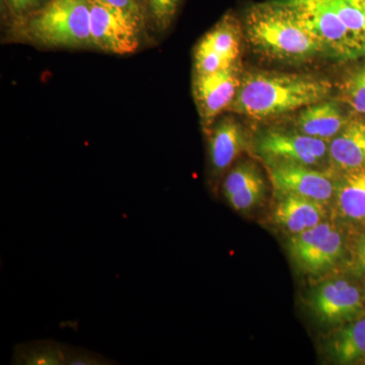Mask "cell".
Returning a JSON list of instances; mask_svg holds the SVG:
<instances>
[{
	"label": "cell",
	"mask_w": 365,
	"mask_h": 365,
	"mask_svg": "<svg viewBox=\"0 0 365 365\" xmlns=\"http://www.w3.org/2000/svg\"><path fill=\"white\" fill-rule=\"evenodd\" d=\"M354 267L357 272L365 273V232L359 237L355 248Z\"/></svg>",
	"instance_id": "25"
},
{
	"label": "cell",
	"mask_w": 365,
	"mask_h": 365,
	"mask_svg": "<svg viewBox=\"0 0 365 365\" xmlns=\"http://www.w3.org/2000/svg\"><path fill=\"white\" fill-rule=\"evenodd\" d=\"M364 302H365V287H364Z\"/></svg>",
	"instance_id": "27"
},
{
	"label": "cell",
	"mask_w": 365,
	"mask_h": 365,
	"mask_svg": "<svg viewBox=\"0 0 365 365\" xmlns=\"http://www.w3.org/2000/svg\"><path fill=\"white\" fill-rule=\"evenodd\" d=\"M332 93L327 79L302 74L255 72L241 79L230 110L252 119H267L325 101Z\"/></svg>",
	"instance_id": "1"
},
{
	"label": "cell",
	"mask_w": 365,
	"mask_h": 365,
	"mask_svg": "<svg viewBox=\"0 0 365 365\" xmlns=\"http://www.w3.org/2000/svg\"><path fill=\"white\" fill-rule=\"evenodd\" d=\"M14 364L21 365H64L66 346L55 341H35L19 345L14 352Z\"/></svg>",
	"instance_id": "19"
},
{
	"label": "cell",
	"mask_w": 365,
	"mask_h": 365,
	"mask_svg": "<svg viewBox=\"0 0 365 365\" xmlns=\"http://www.w3.org/2000/svg\"><path fill=\"white\" fill-rule=\"evenodd\" d=\"M109 6L117 7L126 13L131 14L141 20L140 9H139L138 1L137 0H100Z\"/></svg>",
	"instance_id": "24"
},
{
	"label": "cell",
	"mask_w": 365,
	"mask_h": 365,
	"mask_svg": "<svg viewBox=\"0 0 365 365\" xmlns=\"http://www.w3.org/2000/svg\"><path fill=\"white\" fill-rule=\"evenodd\" d=\"M332 353L339 364L365 359V317L352 319L334 338Z\"/></svg>",
	"instance_id": "17"
},
{
	"label": "cell",
	"mask_w": 365,
	"mask_h": 365,
	"mask_svg": "<svg viewBox=\"0 0 365 365\" xmlns=\"http://www.w3.org/2000/svg\"><path fill=\"white\" fill-rule=\"evenodd\" d=\"M329 155L338 169H365V117L350 118L329 146Z\"/></svg>",
	"instance_id": "13"
},
{
	"label": "cell",
	"mask_w": 365,
	"mask_h": 365,
	"mask_svg": "<svg viewBox=\"0 0 365 365\" xmlns=\"http://www.w3.org/2000/svg\"><path fill=\"white\" fill-rule=\"evenodd\" d=\"M336 102H322L307 106L297 118L300 133L329 140L333 139L349 121Z\"/></svg>",
	"instance_id": "14"
},
{
	"label": "cell",
	"mask_w": 365,
	"mask_h": 365,
	"mask_svg": "<svg viewBox=\"0 0 365 365\" xmlns=\"http://www.w3.org/2000/svg\"><path fill=\"white\" fill-rule=\"evenodd\" d=\"M265 184L254 163L245 162L228 173L222 185V193L235 210L244 212L260 202Z\"/></svg>",
	"instance_id": "11"
},
{
	"label": "cell",
	"mask_w": 365,
	"mask_h": 365,
	"mask_svg": "<svg viewBox=\"0 0 365 365\" xmlns=\"http://www.w3.org/2000/svg\"><path fill=\"white\" fill-rule=\"evenodd\" d=\"M6 1L14 11L21 14L39 6L42 0H6Z\"/></svg>",
	"instance_id": "26"
},
{
	"label": "cell",
	"mask_w": 365,
	"mask_h": 365,
	"mask_svg": "<svg viewBox=\"0 0 365 365\" xmlns=\"http://www.w3.org/2000/svg\"><path fill=\"white\" fill-rule=\"evenodd\" d=\"M93 46L114 54H130L139 46L141 20L100 0H88Z\"/></svg>",
	"instance_id": "5"
},
{
	"label": "cell",
	"mask_w": 365,
	"mask_h": 365,
	"mask_svg": "<svg viewBox=\"0 0 365 365\" xmlns=\"http://www.w3.org/2000/svg\"><path fill=\"white\" fill-rule=\"evenodd\" d=\"M364 300L359 288L350 281L332 279L314 290L309 304L322 322L334 325L359 318Z\"/></svg>",
	"instance_id": "8"
},
{
	"label": "cell",
	"mask_w": 365,
	"mask_h": 365,
	"mask_svg": "<svg viewBox=\"0 0 365 365\" xmlns=\"http://www.w3.org/2000/svg\"><path fill=\"white\" fill-rule=\"evenodd\" d=\"M194 66H195L196 74H209L225 71L235 66V63H232L223 58L217 53L199 42L194 53Z\"/></svg>",
	"instance_id": "21"
},
{
	"label": "cell",
	"mask_w": 365,
	"mask_h": 365,
	"mask_svg": "<svg viewBox=\"0 0 365 365\" xmlns=\"http://www.w3.org/2000/svg\"><path fill=\"white\" fill-rule=\"evenodd\" d=\"M257 151L270 165L290 163L312 167L326 158L329 148L326 140L304 133L270 131L259 138Z\"/></svg>",
	"instance_id": "7"
},
{
	"label": "cell",
	"mask_w": 365,
	"mask_h": 365,
	"mask_svg": "<svg viewBox=\"0 0 365 365\" xmlns=\"http://www.w3.org/2000/svg\"><path fill=\"white\" fill-rule=\"evenodd\" d=\"M341 100L355 114L365 117V64L344 79L341 86Z\"/></svg>",
	"instance_id": "20"
},
{
	"label": "cell",
	"mask_w": 365,
	"mask_h": 365,
	"mask_svg": "<svg viewBox=\"0 0 365 365\" xmlns=\"http://www.w3.org/2000/svg\"><path fill=\"white\" fill-rule=\"evenodd\" d=\"M241 85L235 66L213 73L195 74L194 97L203 126L210 129L216 118L234 103Z\"/></svg>",
	"instance_id": "9"
},
{
	"label": "cell",
	"mask_w": 365,
	"mask_h": 365,
	"mask_svg": "<svg viewBox=\"0 0 365 365\" xmlns=\"http://www.w3.org/2000/svg\"><path fill=\"white\" fill-rule=\"evenodd\" d=\"M246 34L257 52L278 61H306L325 53L295 7L287 0L250 9Z\"/></svg>",
	"instance_id": "2"
},
{
	"label": "cell",
	"mask_w": 365,
	"mask_h": 365,
	"mask_svg": "<svg viewBox=\"0 0 365 365\" xmlns=\"http://www.w3.org/2000/svg\"><path fill=\"white\" fill-rule=\"evenodd\" d=\"M271 165V179L282 195H297L325 202L332 198L335 186L330 178L307 165L278 163Z\"/></svg>",
	"instance_id": "10"
},
{
	"label": "cell",
	"mask_w": 365,
	"mask_h": 365,
	"mask_svg": "<svg viewBox=\"0 0 365 365\" xmlns=\"http://www.w3.org/2000/svg\"><path fill=\"white\" fill-rule=\"evenodd\" d=\"M276 206V222L294 235L318 225L324 218L321 202L297 195H283Z\"/></svg>",
	"instance_id": "15"
},
{
	"label": "cell",
	"mask_w": 365,
	"mask_h": 365,
	"mask_svg": "<svg viewBox=\"0 0 365 365\" xmlns=\"http://www.w3.org/2000/svg\"><path fill=\"white\" fill-rule=\"evenodd\" d=\"M289 251L302 270L323 272L333 267L342 256L343 237L330 223L321 222L294 235L290 240Z\"/></svg>",
	"instance_id": "6"
},
{
	"label": "cell",
	"mask_w": 365,
	"mask_h": 365,
	"mask_svg": "<svg viewBox=\"0 0 365 365\" xmlns=\"http://www.w3.org/2000/svg\"><path fill=\"white\" fill-rule=\"evenodd\" d=\"M209 133V163L213 174H222L235 162L245 145V132L232 117L215 122Z\"/></svg>",
	"instance_id": "12"
},
{
	"label": "cell",
	"mask_w": 365,
	"mask_h": 365,
	"mask_svg": "<svg viewBox=\"0 0 365 365\" xmlns=\"http://www.w3.org/2000/svg\"><path fill=\"white\" fill-rule=\"evenodd\" d=\"M295 7L324 52L339 59L361 57L344 23L327 0H287Z\"/></svg>",
	"instance_id": "4"
},
{
	"label": "cell",
	"mask_w": 365,
	"mask_h": 365,
	"mask_svg": "<svg viewBox=\"0 0 365 365\" xmlns=\"http://www.w3.org/2000/svg\"><path fill=\"white\" fill-rule=\"evenodd\" d=\"M28 34L43 45L93 46L88 0H49L29 21Z\"/></svg>",
	"instance_id": "3"
},
{
	"label": "cell",
	"mask_w": 365,
	"mask_h": 365,
	"mask_svg": "<svg viewBox=\"0 0 365 365\" xmlns=\"http://www.w3.org/2000/svg\"><path fill=\"white\" fill-rule=\"evenodd\" d=\"M151 16L160 30H165L172 23L182 0H146Z\"/></svg>",
	"instance_id": "22"
},
{
	"label": "cell",
	"mask_w": 365,
	"mask_h": 365,
	"mask_svg": "<svg viewBox=\"0 0 365 365\" xmlns=\"http://www.w3.org/2000/svg\"><path fill=\"white\" fill-rule=\"evenodd\" d=\"M200 43L235 63L241 51V28L235 19L227 16L201 39Z\"/></svg>",
	"instance_id": "18"
},
{
	"label": "cell",
	"mask_w": 365,
	"mask_h": 365,
	"mask_svg": "<svg viewBox=\"0 0 365 365\" xmlns=\"http://www.w3.org/2000/svg\"><path fill=\"white\" fill-rule=\"evenodd\" d=\"M109 360L88 350L66 346V364L69 365H102L109 364Z\"/></svg>",
	"instance_id": "23"
},
{
	"label": "cell",
	"mask_w": 365,
	"mask_h": 365,
	"mask_svg": "<svg viewBox=\"0 0 365 365\" xmlns=\"http://www.w3.org/2000/svg\"><path fill=\"white\" fill-rule=\"evenodd\" d=\"M337 202L343 217L365 220V169L345 172L338 184Z\"/></svg>",
	"instance_id": "16"
}]
</instances>
